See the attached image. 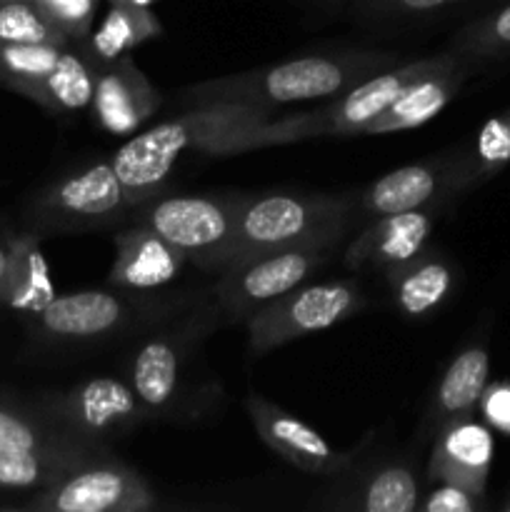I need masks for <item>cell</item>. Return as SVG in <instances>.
Listing matches in <instances>:
<instances>
[{
    "label": "cell",
    "mask_w": 510,
    "mask_h": 512,
    "mask_svg": "<svg viewBox=\"0 0 510 512\" xmlns=\"http://www.w3.org/2000/svg\"><path fill=\"white\" fill-rule=\"evenodd\" d=\"M73 460L50 458L40 453H20V450H0V488L5 490H45L58 483L63 475L75 470Z\"/></svg>",
    "instance_id": "29"
},
{
    "label": "cell",
    "mask_w": 510,
    "mask_h": 512,
    "mask_svg": "<svg viewBox=\"0 0 510 512\" xmlns=\"http://www.w3.org/2000/svg\"><path fill=\"white\" fill-rule=\"evenodd\" d=\"M485 500L453 483H435V488L418 503L423 512H480Z\"/></svg>",
    "instance_id": "33"
},
{
    "label": "cell",
    "mask_w": 510,
    "mask_h": 512,
    "mask_svg": "<svg viewBox=\"0 0 510 512\" xmlns=\"http://www.w3.org/2000/svg\"><path fill=\"white\" fill-rule=\"evenodd\" d=\"M185 263L188 258L163 235L145 223H135L115 235V260L108 283L125 293H148L173 283L183 273Z\"/></svg>",
    "instance_id": "17"
},
{
    "label": "cell",
    "mask_w": 510,
    "mask_h": 512,
    "mask_svg": "<svg viewBox=\"0 0 510 512\" xmlns=\"http://www.w3.org/2000/svg\"><path fill=\"white\" fill-rule=\"evenodd\" d=\"M0 43L68 45L70 40L33 0H0Z\"/></svg>",
    "instance_id": "31"
},
{
    "label": "cell",
    "mask_w": 510,
    "mask_h": 512,
    "mask_svg": "<svg viewBox=\"0 0 510 512\" xmlns=\"http://www.w3.org/2000/svg\"><path fill=\"white\" fill-rule=\"evenodd\" d=\"M55 298L53 280H50L48 263L35 235H23V238L10 243V263L3 283H0V300L8 308L20 310V313L35 315Z\"/></svg>",
    "instance_id": "24"
},
{
    "label": "cell",
    "mask_w": 510,
    "mask_h": 512,
    "mask_svg": "<svg viewBox=\"0 0 510 512\" xmlns=\"http://www.w3.org/2000/svg\"><path fill=\"white\" fill-rule=\"evenodd\" d=\"M158 505L148 480L115 455L78 465L40 490L30 508L43 512H148Z\"/></svg>",
    "instance_id": "9"
},
{
    "label": "cell",
    "mask_w": 510,
    "mask_h": 512,
    "mask_svg": "<svg viewBox=\"0 0 510 512\" xmlns=\"http://www.w3.org/2000/svg\"><path fill=\"white\" fill-rule=\"evenodd\" d=\"M470 73H473V65L465 63L460 55H440V63L425 75H420L415 83H410L385 113H380L378 118L365 125L360 135L403 133V130L420 128L423 123L433 120L460 93Z\"/></svg>",
    "instance_id": "16"
},
{
    "label": "cell",
    "mask_w": 510,
    "mask_h": 512,
    "mask_svg": "<svg viewBox=\"0 0 510 512\" xmlns=\"http://www.w3.org/2000/svg\"><path fill=\"white\" fill-rule=\"evenodd\" d=\"M435 210H410L398 215H380L373 225L355 235L343 255V263L348 270L393 268L405 263L428 248L430 233L435 225Z\"/></svg>",
    "instance_id": "19"
},
{
    "label": "cell",
    "mask_w": 510,
    "mask_h": 512,
    "mask_svg": "<svg viewBox=\"0 0 510 512\" xmlns=\"http://www.w3.org/2000/svg\"><path fill=\"white\" fill-rule=\"evenodd\" d=\"M455 55L473 65L490 63V60L508 58L510 55V3L500 5L493 13L465 25L455 38Z\"/></svg>",
    "instance_id": "28"
},
{
    "label": "cell",
    "mask_w": 510,
    "mask_h": 512,
    "mask_svg": "<svg viewBox=\"0 0 510 512\" xmlns=\"http://www.w3.org/2000/svg\"><path fill=\"white\" fill-rule=\"evenodd\" d=\"M395 63H398V55L383 53V50L315 53L283 60V63L268 65V68L248 70V73L203 80L185 90L180 98L195 105L215 103V100H238V103H253L275 110L280 105L338 98L360 80Z\"/></svg>",
    "instance_id": "2"
},
{
    "label": "cell",
    "mask_w": 510,
    "mask_h": 512,
    "mask_svg": "<svg viewBox=\"0 0 510 512\" xmlns=\"http://www.w3.org/2000/svg\"><path fill=\"white\" fill-rule=\"evenodd\" d=\"M465 3V0H355V8L373 18L383 15H423L435 13V10L453 8V5Z\"/></svg>",
    "instance_id": "34"
},
{
    "label": "cell",
    "mask_w": 510,
    "mask_h": 512,
    "mask_svg": "<svg viewBox=\"0 0 510 512\" xmlns=\"http://www.w3.org/2000/svg\"><path fill=\"white\" fill-rule=\"evenodd\" d=\"M480 405H483V415L493 428L510 433V383H498L485 388Z\"/></svg>",
    "instance_id": "35"
},
{
    "label": "cell",
    "mask_w": 510,
    "mask_h": 512,
    "mask_svg": "<svg viewBox=\"0 0 510 512\" xmlns=\"http://www.w3.org/2000/svg\"><path fill=\"white\" fill-rule=\"evenodd\" d=\"M318 135H323V125L315 110L278 115L263 105L215 100L138 130L115 150L110 163L135 210L145 200L165 193V183L185 153L238 155Z\"/></svg>",
    "instance_id": "1"
},
{
    "label": "cell",
    "mask_w": 510,
    "mask_h": 512,
    "mask_svg": "<svg viewBox=\"0 0 510 512\" xmlns=\"http://www.w3.org/2000/svg\"><path fill=\"white\" fill-rule=\"evenodd\" d=\"M0 450L40 453L50 458L73 460V463H90V460L115 455L113 448L80 438L48 413L38 418L33 413H18L3 405H0Z\"/></svg>",
    "instance_id": "21"
},
{
    "label": "cell",
    "mask_w": 510,
    "mask_h": 512,
    "mask_svg": "<svg viewBox=\"0 0 510 512\" xmlns=\"http://www.w3.org/2000/svg\"><path fill=\"white\" fill-rule=\"evenodd\" d=\"M148 310L125 290H78L55 295L33 318L45 338L95 345L130 330Z\"/></svg>",
    "instance_id": "11"
},
{
    "label": "cell",
    "mask_w": 510,
    "mask_h": 512,
    "mask_svg": "<svg viewBox=\"0 0 510 512\" xmlns=\"http://www.w3.org/2000/svg\"><path fill=\"white\" fill-rule=\"evenodd\" d=\"M385 280L405 318H425L450 298L455 270L448 260L435 255V250L425 248L415 258L385 270Z\"/></svg>",
    "instance_id": "22"
},
{
    "label": "cell",
    "mask_w": 510,
    "mask_h": 512,
    "mask_svg": "<svg viewBox=\"0 0 510 512\" xmlns=\"http://www.w3.org/2000/svg\"><path fill=\"white\" fill-rule=\"evenodd\" d=\"M243 195H155L133 210L135 223L163 235L200 270L230 265Z\"/></svg>",
    "instance_id": "4"
},
{
    "label": "cell",
    "mask_w": 510,
    "mask_h": 512,
    "mask_svg": "<svg viewBox=\"0 0 510 512\" xmlns=\"http://www.w3.org/2000/svg\"><path fill=\"white\" fill-rule=\"evenodd\" d=\"M63 48L68 45L0 43V83L35 100L40 85L55 68Z\"/></svg>",
    "instance_id": "27"
},
{
    "label": "cell",
    "mask_w": 510,
    "mask_h": 512,
    "mask_svg": "<svg viewBox=\"0 0 510 512\" xmlns=\"http://www.w3.org/2000/svg\"><path fill=\"white\" fill-rule=\"evenodd\" d=\"M160 108L158 90L150 85L133 55L95 65V93L90 113L108 135H135Z\"/></svg>",
    "instance_id": "14"
},
{
    "label": "cell",
    "mask_w": 510,
    "mask_h": 512,
    "mask_svg": "<svg viewBox=\"0 0 510 512\" xmlns=\"http://www.w3.org/2000/svg\"><path fill=\"white\" fill-rule=\"evenodd\" d=\"M463 155H445L438 160L403 165L375 180L363 193V210L375 215H398L410 210L433 208L445 195L468 190Z\"/></svg>",
    "instance_id": "13"
},
{
    "label": "cell",
    "mask_w": 510,
    "mask_h": 512,
    "mask_svg": "<svg viewBox=\"0 0 510 512\" xmlns=\"http://www.w3.org/2000/svg\"><path fill=\"white\" fill-rule=\"evenodd\" d=\"M490 463H493V435L473 418L448 425L435 435L428 460L430 483H453L485 500Z\"/></svg>",
    "instance_id": "18"
},
{
    "label": "cell",
    "mask_w": 510,
    "mask_h": 512,
    "mask_svg": "<svg viewBox=\"0 0 510 512\" xmlns=\"http://www.w3.org/2000/svg\"><path fill=\"white\" fill-rule=\"evenodd\" d=\"M355 198L345 195H243L230 265L293 245H335L353 223Z\"/></svg>",
    "instance_id": "3"
},
{
    "label": "cell",
    "mask_w": 510,
    "mask_h": 512,
    "mask_svg": "<svg viewBox=\"0 0 510 512\" xmlns=\"http://www.w3.org/2000/svg\"><path fill=\"white\" fill-rule=\"evenodd\" d=\"M333 245H293V248L268 250V253L250 255L220 270L215 285V305L228 323L245 320L273 303L280 295L290 293L298 285L308 283L315 270L328 260Z\"/></svg>",
    "instance_id": "7"
},
{
    "label": "cell",
    "mask_w": 510,
    "mask_h": 512,
    "mask_svg": "<svg viewBox=\"0 0 510 512\" xmlns=\"http://www.w3.org/2000/svg\"><path fill=\"white\" fill-rule=\"evenodd\" d=\"M215 318H218L215 310H198L178 328L140 340L135 353L130 355L125 380L148 410L150 420L175 415V408L183 400L190 355L198 348L203 335L213 328Z\"/></svg>",
    "instance_id": "8"
},
{
    "label": "cell",
    "mask_w": 510,
    "mask_h": 512,
    "mask_svg": "<svg viewBox=\"0 0 510 512\" xmlns=\"http://www.w3.org/2000/svg\"><path fill=\"white\" fill-rule=\"evenodd\" d=\"M95 93V65L83 50L63 48L58 63L43 80L35 103L50 113H80L88 110Z\"/></svg>",
    "instance_id": "26"
},
{
    "label": "cell",
    "mask_w": 510,
    "mask_h": 512,
    "mask_svg": "<svg viewBox=\"0 0 510 512\" xmlns=\"http://www.w3.org/2000/svg\"><path fill=\"white\" fill-rule=\"evenodd\" d=\"M438 63L440 55L410 60V63H395L360 80L358 85L330 100L328 105L315 110L320 125H323V135H360L365 125L385 113L410 83H415L420 75L433 70Z\"/></svg>",
    "instance_id": "15"
},
{
    "label": "cell",
    "mask_w": 510,
    "mask_h": 512,
    "mask_svg": "<svg viewBox=\"0 0 510 512\" xmlns=\"http://www.w3.org/2000/svg\"><path fill=\"white\" fill-rule=\"evenodd\" d=\"M420 490L413 470L403 463H385L365 473L358 488L350 485L338 508L365 512H410L418 510Z\"/></svg>",
    "instance_id": "25"
},
{
    "label": "cell",
    "mask_w": 510,
    "mask_h": 512,
    "mask_svg": "<svg viewBox=\"0 0 510 512\" xmlns=\"http://www.w3.org/2000/svg\"><path fill=\"white\" fill-rule=\"evenodd\" d=\"M468 185H483L510 163V108L490 118L478 130L470 153H463Z\"/></svg>",
    "instance_id": "30"
},
{
    "label": "cell",
    "mask_w": 510,
    "mask_h": 512,
    "mask_svg": "<svg viewBox=\"0 0 510 512\" xmlns=\"http://www.w3.org/2000/svg\"><path fill=\"white\" fill-rule=\"evenodd\" d=\"M365 308V293L355 280L303 283L245 318L248 353L265 355L305 335L323 333Z\"/></svg>",
    "instance_id": "5"
},
{
    "label": "cell",
    "mask_w": 510,
    "mask_h": 512,
    "mask_svg": "<svg viewBox=\"0 0 510 512\" xmlns=\"http://www.w3.org/2000/svg\"><path fill=\"white\" fill-rule=\"evenodd\" d=\"M500 508H503V512H510V490H508V495H505V500H503V505H500Z\"/></svg>",
    "instance_id": "38"
},
{
    "label": "cell",
    "mask_w": 510,
    "mask_h": 512,
    "mask_svg": "<svg viewBox=\"0 0 510 512\" xmlns=\"http://www.w3.org/2000/svg\"><path fill=\"white\" fill-rule=\"evenodd\" d=\"M68 40H83L93 30L100 0H33Z\"/></svg>",
    "instance_id": "32"
},
{
    "label": "cell",
    "mask_w": 510,
    "mask_h": 512,
    "mask_svg": "<svg viewBox=\"0 0 510 512\" xmlns=\"http://www.w3.org/2000/svg\"><path fill=\"white\" fill-rule=\"evenodd\" d=\"M490 375V355L485 345H468L460 350L443 378L438 380L428 413L423 423V438H433L448 425L473 418L480 405Z\"/></svg>",
    "instance_id": "20"
},
{
    "label": "cell",
    "mask_w": 510,
    "mask_h": 512,
    "mask_svg": "<svg viewBox=\"0 0 510 512\" xmlns=\"http://www.w3.org/2000/svg\"><path fill=\"white\" fill-rule=\"evenodd\" d=\"M10 263V245H0V283H3L5 273H8Z\"/></svg>",
    "instance_id": "36"
},
{
    "label": "cell",
    "mask_w": 510,
    "mask_h": 512,
    "mask_svg": "<svg viewBox=\"0 0 510 512\" xmlns=\"http://www.w3.org/2000/svg\"><path fill=\"white\" fill-rule=\"evenodd\" d=\"M133 215L123 183L110 160L53 180L33 205V223L45 233H93Z\"/></svg>",
    "instance_id": "6"
},
{
    "label": "cell",
    "mask_w": 510,
    "mask_h": 512,
    "mask_svg": "<svg viewBox=\"0 0 510 512\" xmlns=\"http://www.w3.org/2000/svg\"><path fill=\"white\" fill-rule=\"evenodd\" d=\"M245 413H248L258 438L275 455L288 460L303 473L318 475V478H340L348 473L350 463H353L348 453H338L330 448L328 440L318 430L310 428L308 423L295 418L280 405L270 403L263 395L250 393L245 398Z\"/></svg>",
    "instance_id": "12"
},
{
    "label": "cell",
    "mask_w": 510,
    "mask_h": 512,
    "mask_svg": "<svg viewBox=\"0 0 510 512\" xmlns=\"http://www.w3.org/2000/svg\"><path fill=\"white\" fill-rule=\"evenodd\" d=\"M160 33H163V25L150 8L133 3H113L98 28L90 30L80 40L83 43L80 50L88 55L93 65H105L130 55L138 45L158 38Z\"/></svg>",
    "instance_id": "23"
},
{
    "label": "cell",
    "mask_w": 510,
    "mask_h": 512,
    "mask_svg": "<svg viewBox=\"0 0 510 512\" xmlns=\"http://www.w3.org/2000/svg\"><path fill=\"white\" fill-rule=\"evenodd\" d=\"M113 3H133V5H145V8H148L153 0H113Z\"/></svg>",
    "instance_id": "37"
},
{
    "label": "cell",
    "mask_w": 510,
    "mask_h": 512,
    "mask_svg": "<svg viewBox=\"0 0 510 512\" xmlns=\"http://www.w3.org/2000/svg\"><path fill=\"white\" fill-rule=\"evenodd\" d=\"M45 413L80 438L108 448L150 420L128 380L113 375L88 378L55 395Z\"/></svg>",
    "instance_id": "10"
}]
</instances>
